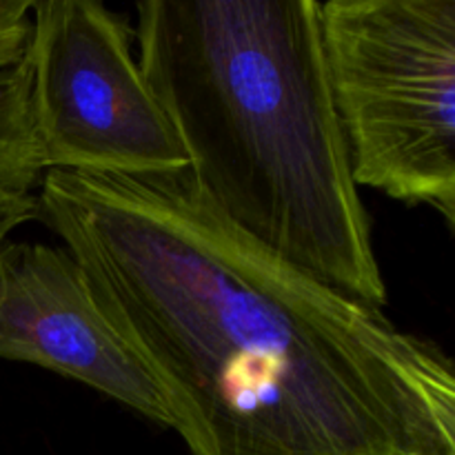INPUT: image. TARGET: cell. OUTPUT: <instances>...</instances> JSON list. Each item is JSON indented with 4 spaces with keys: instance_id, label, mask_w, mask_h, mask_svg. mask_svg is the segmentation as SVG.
<instances>
[{
    "instance_id": "5b68a950",
    "label": "cell",
    "mask_w": 455,
    "mask_h": 455,
    "mask_svg": "<svg viewBox=\"0 0 455 455\" xmlns=\"http://www.w3.org/2000/svg\"><path fill=\"white\" fill-rule=\"evenodd\" d=\"M0 358L83 382L172 429L158 385L65 247L0 240Z\"/></svg>"
},
{
    "instance_id": "ba28073f",
    "label": "cell",
    "mask_w": 455,
    "mask_h": 455,
    "mask_svg": "<svg viewBox=\"0 0 455 455\" xmlns=\"http://www.w3.org/2000/svg\"><path fill=\"white\" fill-rule=\"evenodd\" d=\"M40 216L38 198L34 194L0 189V240L7 238L16 227Z\"/></svg>"
},
{
    "instance_id": "52a82bcc",
    "label": "cell",
    "mask_w": 455,
    "mask_h": 455,
    "mask_svg": "<svg viewBox=\"0 0 455 455\" xmlns=\"http://www.w3.org/2000/svg\"><path fill=\"white\" fill-rule=\"evenodd\" d=\"M31 34V0H0V62L18 58Z\"/></svg>"
},
{
    "instance_id": "6da1fadb",
    "label": "cell",
    "mask_w": 455,
    "mask_h": 455,
    "mask_svg": "<svg viewBox=\"0 0 455 455\" xmlns=\"http://www.w3.org/2000/svg\"><path fill=\"white\" fill-rule=\"evenodd\" d=\"M38 207L189 455H455L453 360L229 225L189 169L47 172Z\"/></svg>"
},
{
    "instance_id": "3957f363",
    "label": "cell",
    "mask_w": 455,
    "mask_h": 455,
    "mask_svg": "<svg viewBox=\"0 0 455 455\" xmlns=\"http://www.w3.org/2000/svg\"><path fill=\"white\" fill-rule=\"evenodd\" d=\"M320 36L355 187L455 220V0H329Z\"/></svg>"
},
{
    "instance_id": "8992f818",
    "label": "cell",
    "mask_w": 455,
    "mask_h": 455,
    "mask_svg": "<svg viewBox=\"0 0 455 455\" xmlns=\"http://www.w3.org/2000/svg\"><path fill=\"white\" fill-rule=\"evenodd\" d=\"M44 173L31 116L27 49L0 62V189L31 194Z\"/></svg>"
},
{
    "instance_id": "277c9868",
    "label": "cell",
    "mask_w": 455,
    "mask_h": 455,
    "mask_svg": "<svg viewBox=\"0 0 455 455\" xmlns=\"http://www.w3.org/2000/svg\"><path fill=\"white\" fill-rule=\"evenodd\" d=\"M132 36L98 0H31V116L44 173L158 176L189 167Z\"/></svg>"
},
{
    "instance_id": "7a4b0ae2",
    "label": "cell",
    "mask_w": 455,
    "mask_h": 455,
    "mask_svg": "<svg viewBox=\"0 0 455 455\" xmlns=\"http://www.w3.org/2000/svg\"><path fill=\"white\" fill-rule=\"evenodd\" d=\"M133 36L204 200L274 256L382 309L318 0H145Z\"/></svg>"
}]
</instances>
